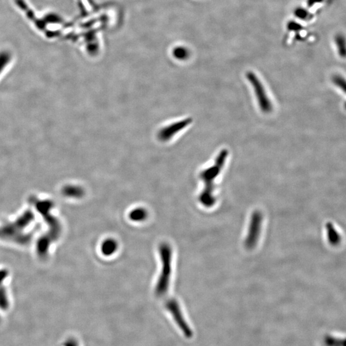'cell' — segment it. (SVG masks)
<instances>
[{
	"label": "cell",
	"instance_id": "cell-1",
	"mask_svg": "<svg viewBox=\"0 0 346 346\" xmlns=\"http://www.w3.org/2000/svg\"><path fill=\"white\" fill-rule=\"evenodd\" d=\"M228 155V151L222 150L217 157L214 165L206 169L201 174V178L203 180L205 188L201 194L200 200L202 203L205 204L204 206H211L214 203L215 200L212 195L214 191L213 182L223 168Z\"/></svg>",
	"mask_w": 346,
	"mask_h": 346
},
{
	"label": "cell",
	"instance_id": "cell-2",
	"mask_svg": "<svg viewBox=\"0 0 346 346\" xmlns=\"http://www.w3.org/2000/svg\"><path fill=\"white\" fill-rule=\"evenodd\" d=\"M247 78L253 87L258 103L262 112L266 113L271 112L272 110V105L261 80L252 72L247 73Z\"/></svg>",
	"mask_w": 346,
	"mask_h": 346
},
{
	"label": "cell",
	"instance_id": "cell-3",
	"mask_svg": "<svg viewBox=\"0 0 346 346\" xmlns=\"http://www.w3.org/2000/svg\"><path fill=\"white\" fill-rule=\"evenodd\" d=\"M166 308L171 312L172 316L175 319L176 324L180 328L184 335L187 337L191 338L193 336V332H192L191 328L189 327L186 319H184L182 312L181 311L178 303L173 299L168 301L166 304Z\"/></svg>",
	"mask_w": 346,
	"mask_h": 346
},
{
	"label": "cell",
	"instance_id": "cell-4",
	"mask_svg": "<svg viewBox=\"0 0 346 346\" xmlns=\"http://www.w3.org/2000/svg\"><path fill=\"white\" fill-rule=\"evenodd\" d=\"M191 122V119L188 118L178 122L171 123L170 125L163 126L158 131V137L163 142H167L177 134V133L190 125Z\"/></svg>",
	"mask_w": 346,
	"mask_h": 346
},
{
	"label": "cell",
	"instance_id": "cell-5",
	"mask_svg": "<svg viewBox=\"0 0 346 346\" xmlns=\"http://www.w3.org/2000/svg\"><path fill=\"white\" fill-rule=\"evenodd\" d=\"M15 2H16L17 6L27 14L28 17L34 22L38 29L40 30L45 29V27L46 26H45L44 21L39 19L35 17L34 12L29 8L24 0H15Z\"/></svg>",
	"mask_w": 346,
	"mask_h": 346
},
{
	"label": "cell",
	"instance_id": "cell-6",
	"mask_svg": "<svg viewBox=\"0 0 346 346\" xmlns=\"http://www.w3.org/2000/svg\"><path fill=\"white\" fill-rule=\"evenodd\" d=\"M334 42L338 55L342 59H346V36L344 34H337L334 37Z\"/></svg>",
	"mask_w": 346,
	"mask_h": 346
},
{
	"label": "cell",
	"instance_id": "cell-7",
	"mask_svg": "<svg viewBox=\"0 0 346 346\" xmlns=\"http://www.w3.org/2000/svg\"><path fill=\"white\" fill-rule=\"evenodd\" d=\"M173 54L174 57L180 60H186L189 57V50L182 47H177L174 49Z\"/></svg>",
	"mask_w": 346,
	"mask_h": 346
},
{
	"label": "cell",
	"instance_id": "cell-8",
	"mask_svg": "<svg viewBox=\"0 0 346 346\" xmlns=\"http://www.w3.org/2000/svg\"><path fill=\"white\" fill-rule=\"evenodd\" d=\"M117 248V244L112 240H107L102 245V252L105 255H109L112 254Z\"/></svg>",
	"mask_w": 346,
	"mask_h": 346
},
{
	"label": "cell",
	"instance_id": "cell-9",
	"mask_svg": "<svg viewBox=\"0 0 346 346\" xmlns=\"http://www.w3.org/2000/svg\"><path fill=\"white\" fill-rule=\"evenodd\" d=\"M11 59V55L8 52L0 53V73L3 72Z\"/></svg>",
	"mask_w": 346,
	"mask_h": 346
},
{
	"label": "cell",
	"instance_id": "cell-10",
	"mask_svg": "<svg viewBox=\"0 0 346 346\" xmlns=\"http://www.w3.org/2000/svg\"><path fill=\"white\" fill-rule=\"evenodd\" d=\"M146 213L145 210L141 209L134 210V211H132V213L130 214V218L135 221L143 220V219L146 218Z\"/></svg>",
	"mask_w": 346,
	"mask_h": 346
},
{
	"label": "cell",
	"instance_id": "cell-11",
	"mask_svg": "<svg viewBox=\"0 0 346 346\" xmlns=\"http://www.w3.org/2000/svg\"><path fill=\"white\" fill-rule=\"evenodd\" d=\"M333 82L346 94V80L344 78L340 75H335L333 77Z\"/></svg>",
	"mask_w": 346,
	"mask_h": 346
},
{
	"label": "cell",
	"instance_id": "cell-12",
	"mask_svg": "<svg viewBox=\"0 0 346 346\" xmlns=\"http://www.w3.org/2000/svg\"><path fill=\"white\" fill-rule=\"evenodd\" d=\"M327 343L329 346H346V340L330 338L327 339Z\"/></svg>",
	"mask_w": 346,
	"mask_h": 346
},
{
	"label": "cell",
	"instance_id": "cell-13",
	"mask_svg": "<svg viewBox=\"0 0 346 346\" xmlns=\"http://www.w3.org/2000/svg\"><path fill=\"white\" fill-rule=\"evenodd\" d=\"M45 22H59L60 19L55 15H48L44 20Z\"/></svg>",
	"mask_w": 346,
	"mask_h": 346
},
{
	"label": "cell",
	"instance_id": "cell-14",
	"mask_svg": "<svg viewBox=\"0 0 346 346\" xmlns=\"http://www.w3.org/2000/svg\"><path fill=\"white\" fill-rule=\"evenodd\" d=\"M307 12L305 9H298L295 11V15L300 19H305L307 17Z\"/></svg>",
	"mask_w": 346,
	"mask_h": 346
},
{
	"label": "cell",
	"instance_id": "cell-15",
	"mask_svg": "<svg viewBox=\"0 0 346 346\" xmlns=\"http://www.w3.org/2000/svg\"><path fill=\"white\" fill-rule=\"evenodd\" d=\"M330 231V241L331 242H332L333 244H335L336 242H338L337 239H338V236L336 234L335 232L334 229L333 230H332V229H329Z\"/></svg>",
	"mask_w": 346,
	"mask_h": 346
},
{
	"label": "cell",
	"instance_id": "cell-16",
	"mask_svg": "<svg viewBox=\"0 0 346 346\" xmlns=\"http://www.w3.org/2000/svg\"><path fill=\"white\" fill-rule=\"evenodd\" d=\"M64 346H78V343L75 338H70L65 342Z\"/></svg>",
	"mask_w": 346,
	"mask_h": 346
}]
</instances>
